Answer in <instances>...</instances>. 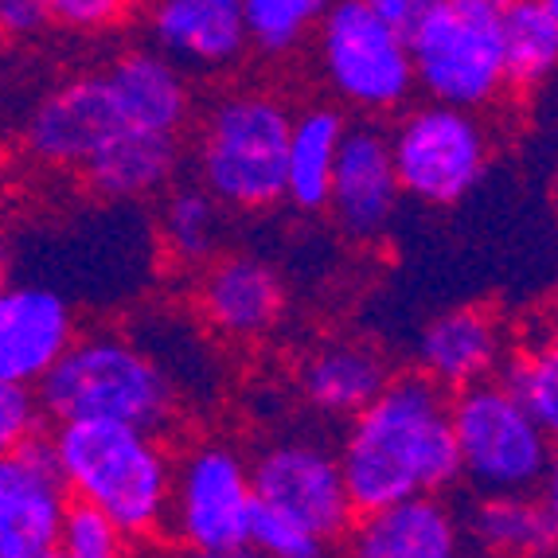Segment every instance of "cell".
<instances>
[{"label": "cell", "instance_id": "obj_1", "mask_svg": "<svg viewBox=\"0 0 558 558\" xmlns=\"http://www.w3.org/2000/svg\"><path fill=\"white\" fill-rule=\"evenodd\" d=\"M336 461L355 512L446 493L461 481L449 391L422 372L391 375L387 387L348 418Z\"/></svg>", "mask_w": 558, "mask_h": 558}, {"label": "cell", "instance_id": "obj_2", "mask_svg": "<svg viewBox=\"0 0 558 558\" xmlns=\"http://www.w3.org/2000/svg\"><path fill=\"white\" fill-rule=\"evenodd\" d=\"M47 441L71 500L98 508L130 539L157 535L165 527L172 461L157 434L125 422L83 418L56 422V434Z\"/></svg>", "mask_w": 558, "mask_h": 558}, {"label": "cell", "instance_id": "obj_3", "mask_svg": "<svg viewBox=\"0 0 558 558\" xmlns=\"http://www.w3.org/2000/svg\"><path fill=\"white\" fill-rule=\"evenodd\" d=\"M44 418L56 422H125L160 434L177 418V379L133 336L86 332L36 383Z\"/></svg>", "mask_w": 558, "mask_h": 558}, {"label": "cell", "instance_id": "obj_4", "mask_svg": "<svg viewBox=\"0 0 558 558\" xmlns=\"http://www.w3.org/2000/svg\"><path fill=\"white\" fill-rule=\"evenodd\" d=\"M293 113L262 90L227 94L199 130V187L219 207L262 211L286 199V149Z\"/></svg>", "mask_w": 558, "mask_h": 558}, {"label": "cell", "instance_id": "obj_5", "mask_svg": "<svg viewBox=\"0 0 558 558\" xmlns=\"http://www.w3.org/2000/svg\"><path fill=\"white\" fill-rule=\"evenodd\" d=\"M461 476L481 496L539 493L550 484V434L504 395L500 383L484 379L449 399Z\"/></svg>", "mask_w": 558, "mask_h": 558}, {"label": "cell", "instance_id": "obj_6", "mask_svg": "<svg viewBox=\"0 0 558 558\" xmlns=\"http://www.w3.org/2000/svg\"><path fill=\"white\" fill-rule=\"evenodd\" d=\"M399 192L426 207H453L476 192L493 160V137L476 110L426 102L387 133Z\"/></svg>", "mask_w": 558, "mask_h": 558}, {"label": "cell", "instance_id": "obj_7", "mask_svg": "<svg viewBox=\"0 0 558 558\" xmlns=\"http://www.w3.org/2000/svg\"><path fill=\"white\" fill-rule=\"evenodd\" d=\"M407 44L414 86H422L434 102L484 110L508 90L500 16L493 12L461 9L446 0L422 20Z\"/></svg>", "mask_w": 558, "mask_h": 558}, {"label": "cell", "instance_id": "obj_8", "mask_svg": "<svg viewBox=\"0 0 558 558\" xmlns=\"http://www.w3.org/2000/svg\"><path fill=\"white\" fill-rule=\"evenodd\" d=\"M317 28L320 71L352 110L387 113L414 94L407 36L383 24L363 0H332Z\"/></svg>", "mask_w": 558, "mask_h": 558}, {"label": "cell", "instance_id": "obj_9", "mask_svg": "<svg viewBox=\"0 0 558 558\" xmlns=\"http://www.w3.org/2000/svg\"><path fill=\"white\" fill-rule=\"evenodd\" d=\"M254 512L251 465L223 441L196 446L172 465V493H168V515L187 550H227L246 547Z\"/></svg>", "mask_w": 558, "mask_h": 558}, {"label": "cell", "instance_id": "obj_10", "mask_svg": "<svg viewBox=\"0 0 558 558\" xmlns=\"http://www.w3.org/2000/svg\"><path fill=\"white\" fill-rule=\"evenodd\" d=\"M251 488L254 500L301 523L325 547L348 535L355 520L340 461H336L332 449L317 446V441H278V446H270L251 465Z\"/></svg>", "mask_w": 558, "mask_h": 558}, {"label": "cell", "instance_id": "obj_11", "mask_svg": "<svg viewBox=\"0 0 558 558\" xmlns=\"http://www.w3.org/2000/svg\"><path fill=\"white\" fill-rule=\"evenodd\" d=\"M66 500L51 441L32 438L0 457V558H56Z\"/></svg>", "mask_w": 558, "mask_h": 558}, {"label": "cell", "instance_id": "obj_12", "mask_svg": "<svg viewBox=\"0 0 558 558\" xmlns=\"http://www.w3.org/2000/svg\"><path fill=\"white\" fill-rule=\"evenodd\" d=\"M399 199L402 192L387 133L379 125H348L340 149H336L325 204L340 234L352 242H379L391 231Z\"/></svg>", "mask_w": 558, "mask_h": 558}, {"label": "cell", "instance_id": "obj_13", "mask_svg": "<svg viewBox=\"0 0 558 558\" xmlns=\"http://www.w3.org/2000/svg\"><path fill=\"white\" fill-rule=\"evenodd\" d=\"M118 130L125 125L106 90V78L78 75L47 90L32 106L24 121V149L51 168H83Z\"/></svg>", "mask_w": 558, "mask_h": 558}, {"label": "cell", "instance_id": "obj_14", "mask_svg": "<svg viewBox=\"0 0 558 558\" xmlns=\"http://www.w3.org/2000/svg\"><path fill=\"white\" fill-rule=\"evenodd\" d=\"M78 336L75 308L47 286H0V379L36 387Z\"/></svg>", "mask_w": 558, "mask_h": 558}, {"label": "cell", "instance_id": "obj_15", "mask_svg": "<svg viewBox=\"0 0 558 558\" xmlns=\"http://www.w3.org/2000/svg\"><path fill=\"white\" fill-rule=\"evenodd\" d=\"M348 535V558H465V527L438 493L355 512Z\"/></svg>", "mask_w": 558, "mask_h": 558}, {"label": "cell", "instance_id": "obj_16", "mask_svg": "<svg viewBox=\"0 0 558 558\" xmlns=\"http://www.w3.org/2000/svg\"><path fill=\"white\" fill-rule=\"evenodd\" d=\"M286 313V286L270 262L254 254L211 258L199 281V317L227 340H258Z\"/></svg>", "mask_w": 558, "mask_h": 558}, {"label": "cell", "instance_id": "obj_17", "mask_svg": "<svg viewBox=\"0 0 558 558\" xmlns=\"http://www.w3.org/2000/svg\"><path fill=\"white\" fill-rule=\"evenodd\" d=\"M149 36L165 59L199 71L239 63L251 47L242 0H153Z\"/></svg>", "mask_w": 558, "mask_h": 558}, {"label": "cell", "instance_id": "obj_18", "mask_svg": "<svg viewBox=\"0 0 558 558\" xmlns=\"http://www.w3.org/2000/svg\"><path fill=\"white\" fill-rule=\"evenodd\" d=\"M102 78L125 130L180 137L192 113V90H187L184 71L160 56L157 47H137V51L118 56Z\"/></svg>", "mask_w": 558, "mask_h": 558}, {"label": "cell", "instance_id": "obj_19", "mask_svg": "<svg viewBox=\"0 0 558 558\" xmlns=\"http://www.w3.org/2000/svg\"><path fill=\"white\" fill-rule=\"evenodd\" d=\"M504 352L508 348L500 320L484 308H453L446 317H434L418 340L422 375H429L446 391H461L496 375Z\"/></svg>", "mask_w": 558, "mask_h": 558}, {"label": "cell", "instance_id": "obj_20", "mask_svg": "<svg viewBox=\"0 0 558 558\" xmlns=\"http://www.w3.org/2000/svg\"><path fill=\"white\" fill-rule=\"evenodd\" d=\"M180 168V137L149 130H118L83 165L94 196L149 199L172 184Z\"/></svg>", "mask_w": 558, "mask_h": 558}, {"label": "cell", "instance_id": "obj_21", "mask_svg": "<svg viewBox=\"0 0 558 558\" xmlns=\"http://www.w3.org/2000/svg\"><path fill=\"white\" fill-rule=\"evenodd\" d=\"M391 367L375 348L355 340H332L305 355L298 372L301 395L328 418H352L387 387Z\"/></svg>", "mask_w": 558, "mask_h": 558}, {"label": "cell", "instance_id": "obj_22", "mask_svg": "<svg viewBox=\"0 0 558 558\" xmlns=\"http://www.w3.org/2000/svg\"><path fill=\"white\" fill-rule=\"evenodd\" d=\"M469 531L488 558H547L558 539V508L550 484L547 496H484L469 515Z\"/></svg>", "mask_w": 558, "mask_h": 558}, {"label": "cell", "instance_id": "obj_23", "mask_svg": "<svg viewBox=\"0 0 558 558\" xmlns=\"http://www.w3.org/2000/svg\"><path fill=\"white\" fill-rule=\"evenodd\" d=\"M348 130V118L336 106H308L289 121V149H286V199L298 211H325L328 184L340 137Z\"/></svg>", "mask_w": 558, "mask_h": 558}, {"label": "cell", "instance_id": "obj_24", "mask_svg": "<svg viewBox=\"0 0 558 558\" xmlns=\"http://www.w3.org/2000/svg\"><path fill=\"white\" fill-rule=\"evenodd\" d=\"M508 86H543L558 66V0H512L500 12Z\"/></svg>", "mask_w": 558, "mask_h": 558}, {"label": "cell", "instance_id": "obj_25", "mask_svg": "<svg viewBox=\"0 0 558 558\" xmlns=\"http://www.w3.org/2000/svg\"><path fill=\"white\" fill-rule=\"evenodd\" d=\"M160 239H165V251L172 262H180L187 270L207 266L223 242L219 204L199 184L172 187L165 207H160Z\"/></svg>", "mask_w": 558, "mask_h": 558}, {"label": "cell", "instance_id": "obj_26", "mask_svg": "<svg viewBox=\"0 0 558 558\" xmlns=\"http://www.w3.org/2000/svg\"><path fill=\"white\" fill-rule=\"evenodd\" d=\"M504 395L527 414L531 422L547 434L558 426V355L555 348H539V352H523L504 360L496 367Z\"/></svg>", "mask_w": 558, "mask_h": 558}, {"label": "cell", "instance_id": "obj_27", "mask_svg": "<svg viewBox=\"0 0 558 558\" xmlns=\"http://www.w3.org/2000/svg\"><path fill=\"white\" fill-rule=\"evenodd\" d=\"M332 0H242L246 44L266 56H286L317 28Z\"/></svg>", "mask_w": 558, "mask_h": 558}, {"label": "cell", "instance_id": "obj_28", "mask_svg": "<svg viewBox=\"0 0 558 558\" xmlns=\"http://www.w3.org/2000/svg\"><path fill=\"white\" fill-rule=\"evenodd\" d=\"M56 558H130V535L90 504L66 500L56 535Z\"/></svg>", "mask_w": 558, "mask_h": 558}, {"label": "cell", "instance_id": "obj_29", "mask_svg": "<svg viewBox=\"0 0 558 558\" xmlns=\"http://www.w3.org/2000/svg\"><path fill=\"white\" fill-rule=\"evenodd\" d=\"M246 543H251L262 558H320L325 555V543H320L317 535H308L301 523H293L289 515L274 512V508H266V504H258V500H254Z\"/></svg>", "mask_w": 558, "mask_h": 558}, {"label": "cell", "instance_id": "obj_30", "mask_svg": "<svg viewBox=\"0 0 558 558\" xmlns=\"http://www.w3.org/2000/svg\"><path fill=\"white\" fill-rule=\"evenodd\" d=\"M44 429V407L36 399V387L0 379V457L28 446Z\"/></svg>", "mask_w": 558, "mask_h": 558}, {"label": "cell", "instance_id": "obj_31", "mask_svg": "<svg viewBox=\"0 0 558 558\" xmlns=\"http://www.w3.org/2000/svg\"><path fill=\"white\" fill-rule=\"evenodd\" d=\"M133 0H44L47 24L71 32H102L130 16Z\"/></svg>", "mask_w": 558, "mask_h": 558}, {"label": "cell", "instance_id": "obj_32", "mask_svg": "<svg viewBox=\"0 0 558 558\" xmlns=\"http://www.w3.org/2000/svg\"><path fill=\"white\" fill-rule=\"evenodd\" d=\"M363 4H367L383 24H391L399 36L410 39L422 20H426L429 12H438L446 0H363Z\"/></svg>", "mask_w": 558, "mask_h": 558}, {"label": "cell", "instance_id": "obj_33", "mask_svg": "<svg viewBox=\"0 0 558 558\" xmlns=\"http://www.w3.org/2000/svg\"><path fill=\"white\" fill-rule=\"evenodd\" d=\"M44 28V0H0V39H32Z\"/></svg>", "mask_w": 558, "mask_h": 558}, {"label": "cell", "instance_id": "obj_34", "mask_svg": "<svg viewBox=\"0 0 558 558\" xmlns=\"http://www.w3.org/2000/svg\"><path fill=\"white\" fill-rule=\"evenodd\" d=\"M184 558H262V555L246 543V547H227V550H187Z\"/></svg>", "mask_w": 558, "mask_h": 558}, {"label": "cell", "instance_id": "obj_35", "mask_svg": "<svg viewBox=\"0 0 558 558\" xmlns=\"http://www.w3.org/2000/svg\"><path fill=\"white\" fill-rule=\"evenodd\" d=\"M449 4H461V9H476V12H493V16H500L512 0H449Z\"/></svg>", "mask_w": 558, "mask_h": 558}, {"label": "cell", "instance_id": "obj_36", "mask_svg": "<svg viewBox=\"0 0 558 558\" xmlns=\"http://www.w3.org/2000/svg\"><path fill=\"white\" fill-rule=\"evenodd\" d=\"M4 66L9 63H4V56H0V86H4Z\"/></svg>", "mask_w": 558, "mask_h": 558}, {"label": "cell", "instance_id": "obj_37", "mask_svg": "<svg viewBox=\"0 0 558 558\" xmlns=\"http://www.w3.org/2000/svg\"><path fill=\"white\" fill-rule=\"evenodd\" d=\"M320 558H325V555H320Z\"/></svg>", "mask_w": 558, "mask_h": 558}]
</instances>
